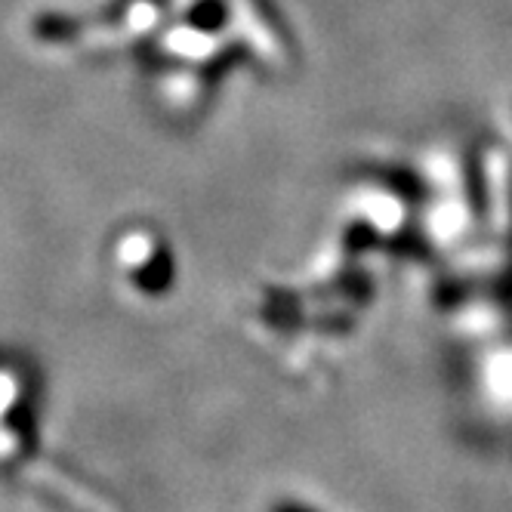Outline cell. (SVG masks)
<instances>
[{
	"label": "cell",
	"instance_id": "cell-1",
	"mask_svg": "<svg viewBox=\"0 0 512 512\" xmlns=\"http://www.w3.org/2000/svg\"><path fill=\"white\" fill-rule=\"evenodd\" d=\"M192 19L201 25V28H216L219 19H223V10H219V4H204L192 13Z\"/></svg>",
	"mask_w": 512,
	"mask_h": 512
}]
</instances>
